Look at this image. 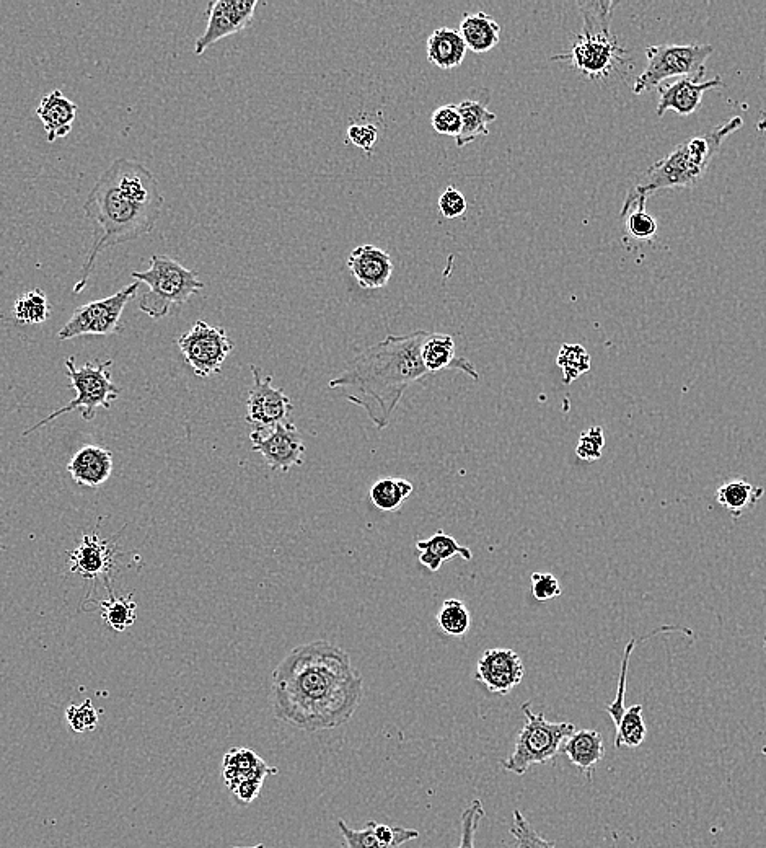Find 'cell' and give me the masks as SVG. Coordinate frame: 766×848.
Returning <instances> with one entry per match:
<instances>
[{
	"instance_id": "cell-1",
	"label": "cell",
	"mask_w": 766,
	"mask_h": 848,
	"mask_svg": "<svg viewBox=\"0 0 766 848\" xmlns=\"http://www.w3.org/2000/svg\"><path fill=\"white\" fill-rule=\"evenodd\" d=\"M364 679L346 651L330 641L297 646L273 671V712L302 731H330L353 718Z\"/></svg>"
},
{
	"instance_id": "cell-2",
	"label": "cell",
	"mask_w": 766,
	"mask_h": 848,
	"mask_svg": "<svg viewBox=\"0 0 766 848\" xmlns=\"http://www.w3.org/2000/svg\"><path fill=\"white\" fill-rule=\"evenodd\" d=\"M429 332L418 330L408 335H388L377 345L357 354L335 379L330 389L349 390L348 400L366 411L375 428H388L393 411L411 385L428 379L421 349Z\"/></svg>"
},
{
	"instance_id": "cell-3",
	"label": "cell",
	"mask_w": 766,
	"mask_h": 848,
	"mask_svg": "<svg viewBox=\"0 0 766 848\" xmlns=\"http://www.w3.org/2000/svg\"><path fill=\"white\" fill-rule=\"evenodd\" d=\"M160 211L162 209L134 203L133 199L123 195L116 186L110 168H106L102 177L93 185L84 204L85 217L89 219L93 229V243L80 270L79 281L75 283V294L84 291L89 283L90 274L100 253L115 245L133 242L150 234L157 226Z\"/></svg>"
},
{
	"instance_id": "cell-4",
	"label": "cell",
	"mask_w": 766,
	"mask_h": 848,
	"mask_svg": "<svg viewBox=\"0 0 766 848\" xmlns=\"http://www.w3.org/2000/svg\"><path fill=\"white\" fill-rule=\"evenodd\" d=\"M742 126L744 120L740 116H734L718 128L682 142L675 151L657 160L656 164L651 165L643 177L631 186L625 203L621 206V216L634 209L646 208V201L656 191L692 188L698 185L708 172L709 165L718 154L724 139L739 131Z\"/></svg>"
},
{
	"instance_id": "cell-5",
	"label": "cell",
	"mask_w": 766,
	"mask_h": 848,
	"mask_svg": "<svg viewBox=\"0 0 766 848\" xmlns=\"http://www.w3.org/2000/svg\"><path fill=\"white\" fill-rule=\"evenodd\" d=\"M131 276L149 286V291L139 301V309L154 320L172 315L175 309L204 289L196 271L188 270L180 261L165 255H152L149 270L133 271Z\"/></svg>"
},
{
	"instance_id": "cell-6",
	"label": "cell",
	"mask_w": 766,
	"mask_h": 848,
	"mask_svg": "<svg viewBox=\"0 0 766 848\" xmlns=\"http://www.w3.org/2000/svg\"><path fill=\"white\" fill-rule=\"evenodd\" d=\"M522 713L525 725L517 736L514 752L501 762L504 770L516 775H525L532 765L555 759L563 742L576 731L573 723H550L543 713H533L529 702L522 705Z\"/></svg>"
},
{
	"instance_id": "cell-7",
	"label": "cell",
	"mask_w": 766,
	"mask_h": 848,
	"mask_svg": "<svg viewBox=\"0 0 766 848\" xmlns=\"http://www.w3.org/2000/svg\"><path fill=\"white\" fill-rule=\"evenodd\" d=\"M111 364H113V361L85 363L84 366H75L74 358H67L66 369L69 379H71L72 389L75 390L74 400L66 407L59 408L58 411L51 413L48 418L41 420L33 428L25 431L23 436L35 433L45 424L51 423L59 416L66 415V413H71L74 410H82V418L85 421H92L95 418L97 408H106V410L111 408V403L115 402L121 394V389L111 380Z\"/></svg>"
},
{
	"instance_id": "cell-8",
	"label": "cell",
	"mask_w": 766,
	"mask_h": 848,
	"mask_svg": "<svg viewBox=\"0 0 766 848\" xmlns=\"http://www.w3.org/2000/svg\"><path fill=\"white\" fill-rule=\"evenodd\" d=\"M711 45H657L646 48L648 66L634 82L636 95L654 89L672 77H705L706 61L713 54Z\"/></svg>"
},
{
	"instance_id": "cell-9",
	"label": "cell",
	"mask_w": 766,
	"mask_h": 848,
	"mask_svg": "<svg viewBox=\"0 0 766 848\" xmlns=\"http://www.w3.org/2000/svg\"><path fill=\"white\" fill-rule=\"evenodd\" d=\"M139 288L141 283L136 281L113 296L80 305L74 310L71 320L61 328L58 333L59 340H72L77 336L87 335H116L123 332L121 315L128 302L136 299Z\"/></svg>"
},
{
	"instance_id": "cell-10",
	"label": "cell",
	"mask_w": 766,
	"mask_h": 848,
	"mask_svg": "<svg viewBox=\"0 0 766 848\" xmlns=\"http://www.w3.org/2000/svg\"><path fill=\"white\" fill-rule=\"evenodd\" d=\"M178 348L194 374L206 379L221 372L225 359L234 351V343L224 328L198 320L190 332L178 338Z\"/></svg>"
},
{
	"instance_id": "cell-11",
	"label": "cell",
	"mask_w": 766,
	"mask_h": 848,
	"mask_svg": "<svg viewBox=\"0 0 766 848\" xmlns=\"http://www.w3.org/2000/svg\"><path fill=\"white\" fill-rule=\"evenodd\" d=\"M251 447L263 455L269 469L289 472L304 464L305 444L299 429L291 420L269 428H251Z\"/></svg>"
},
{
	"instance_id": "cell-12",
	"label": "cell",
	"mask_w": 766,
	"mask_h": 848,
	"mask_svg": "<svg viewBox=\"0 0 766 848\" xmlns=\"http://www.w3.org/2000/svg\"><path fill=\"white\" fill-rule=\"evenodd\" d=\"M278 772L276 767L266 764L256 752L245 747H232L222 762L225 785L243 806L258 798L266 777Z\"/></svg>"
},
{
	"instance_id": "cell-13",
	"label": "cell",
	"mask_w": 766,
	"mask_h": 848,
	"mask_svg": "<svg viewBox=\"0 0 766 848\" xmlns=\"http://www.w3.org/2000/svg\"><path fill=\"white\" fill-rule=\"evenodd\" d=\"M625 49L621 48L617 36L610 35H579L573 48L568 53L556 54L553 61H569L589 79H604L610 72L623 64Z\"/></svg>"
},
{
	"instance_id": "cell-14",
	"label": "cell",
	"mask_w": 766,
	"mask_h": 848,
	"mask_svg": "<svg viewBox=\"0 0 766 848\" xmlns=\"http://www.w3.org/2000/svg\"><path fill=\"white\" fill-rule=\"evenodd\" d=\"M253 387L248 392L247 421L251 428H269L289 420L292 400L284 389H276L273 376H261L260 367L251 366Z\"/></svg>"
},
{
	"instance_id": "cell-15",
	"label": "cell",
	"mask_w": 766,
	"mask_h": 848,
	"mask_svg": "<svg viewBox=\"0 0 766 848\" xmlns=\"http://www.w3.org/2000/svg\"><path fill=\"white\" fill-rule=\"evenodd\" d=\"M256 0H216L207 7V27L194 45V54L201 56L209 46L227 36L245 30L255 17Z\"/></svg>"
},
{
	"instance_id": "cell-16",
	"label": "cell",
	"mask_w": 766,
	"mask_h": 848,
	"mask_svg": "<svg viewBox=\"0 0 766 848\" xmlns=\"http://www.w3.org/2000/svg\"><path fill=\"white\" fill-rule=\"evenodd\" d=\"M525 667L519 654L509 648H491L476 664L475 681L494 695H507L524 679Z\"/></svg>"
},
{
	"instance_id": "cell-17",
	"label": "cell",
	"mask_w": 766,
	"mask_h": 848,
	"mask_svg": "<svg viewBox=\"0 0 766 848\" xmlns=\"http://www.w3.org/2000/svg\"><path fill=\"white\" fill-rule=\"evenodd\" d=\"M703 76L680 77L672 84L659 85V103H657V116L662 118L665 111H675L680 116H690L701 106V100L705 92L711 89H722L726 87L721 77L713 80L700 82Z\"/></svg>"
},
{
	"instance_id": "cell-18",
	"label": "cell",
	"mask_w": 766,
	"mask_h": 848,
	"mask_svg": "<svg viewBox=\"0 0 766 848\" xmlns=\"http://www.w3.org/2000/svg\"><path fill=\"white\" fill-rule=\"evenodd\" d=\"M348 268L359 286L364 289H382L392 278V257L375 245L354 248L348 258Z\"/></svg>"
},
{
	"instance_id": "cell-19",
	"label": "cell",
	"mask_w": 766,
	"mask_h": 848,
	"mask_svg": "<svg viewBox=\"0 0 766 848\" xmlns=\"http://www.w3.org/2000/svg\"><path fill=\"white\" fill-rule=\"evenodd\" d=\"M115 550L110 542L100 539L98 534L84 535L80 544L71 552V573H79L85 579H97L110 573L115 563Z\"/></svg>"
},
{
	"instance_id": "cell-20",
	"label": "cell",
	"mask_w": 766,
	"mask_h": 848,
	"mask_svg": "<svg viewBox=\"0 0 766 848\" xmlns=\"http://www.w3.org/2000/svg\"><path fill=\"white\" fill-rule=\"evenodd\" d=\"M421 358H423L424 366L431 374L455 369V371H462L463 374H467L470 379L480 380V374L476 371L475 366L468 359L458 358L454 338L450 335L429 333L428 338L424 341L423 349H421Z\"/></svg>"
},
{
	"instance_id": "cell-21",
	"label": "cell",
	"mask_w": 766,
	"mask_h": 848,
	"mask_svg": "<svg viewBox=\"0 0 766 848\" xmlns=\"http://www.w3.org/2000/svg\"><path fill=\"white\" fill-rule=\"evenodd\" d=\"M67 472L71 473L75 483L97 488L108 482L113 473V455L103 447H82L67 465Z\"/></svg>"
},
{
	"instance_id": "cell-22",
	"label": "cell",
	"mask_w": 766,
	"mask_h": 848,
	"mask_svg": "<svg viewBox=\"0 0 766 848\" xmlns=\"http://www.w3.org/2000/svg\"><path fill=\"white\" fill-rule=\"evenodd\" d=\"M36 115L45 126L48 142H56L71 133L72 124L77 116V105L61 90H53L43 97Z\"/></svg>"
},
{
	"instance_id": "cell-23",
	"label": "cell",
	"mask_w": 766,
	"mask_h": 848,
	"mask_svg": "<svg viewBox=\"0 0 766 848\" xmlns=\"http://www.w3.org/2000/svg\"><path fill=\"white\" fill-rule=\"evenodd\" d=\"M564 756L568 757L569 762L586 773L589 780H592V772L599 765L600 760L604 759L605 746L604 738L599 731L595 729H582V731H574L561 746Z\"/></svg>"
},
{
	"instance_id": "cell-24",
	"label": "cell",
	"mask_w": 766,
	"mask_h": 848,
	"mask_svg": "<svg viewBox=\"0 0 766 848\" xmlns=\"http://www.w3.org/2000/svg\"><path fill=\"white\" fill-rule=\"evenodd\" d=\"M467 45L458 30L449 27L437 28L428 38V59L439 69H455L465 61Z\"/></svg>"
},
{
	"instance_id": "cell-25",
	"label": "cell",
	"mask_w": 766,
	"mask_h": 848,
	"mask_svg": "<svg viewBox=\"0 0 766 848\" xmlns=\"http://www.w3.org/2000/svg\"><path fill=\"white\" fill-rule=\"evenodd\" d=\"M416 548L419 552V563L432 573L441 570L442 565L450 558L462 557L465 561L473 558L470 548L458 544L457 540L452 535L445 534L444 530H437L431 539L418 540Z\"/></svg>"
},
{
	"instance_id": "cell-26",
	"label": "cell",
	"mask_w": 766,
	"mask_h": 848,
	"mask_svg": "<svg viewBox=\"0 0 766 848\" xmlns=\"http://www.w3.org/2000/svg\"><path fill=\"white\" fill-rule=\"evenodd\" d=\"M467 49L476 54L488 53L501 41V27L491 15L485 12L465 14L458 27Z\"/></svg>"
},
{
	"instance_id": "cell-27",
	"label": "cell",
	"mask_w": 766,
	"mask_h": 848,
	"mask_svg": "<svg viewBox=\"0 0 766 848\" xmlns=\"http://www.w3.org/2000/svg\"><path fill=\"white\" fill-rule=\"evenodd\" d=\"M765 495L763 486L752 485L745 480L722 483L716 491V501L726 508L734 519H739L745 509L753 508Z\"/></svg>"
},
{
	"instance_id": "cell-28",
	"label": "cell",
	"mask_w": 766,
	"mask_h": 848,
	"mask_svg": "<svg viewBox=\"0 0 766 848\" xmlns=\"http://www.w3.org/2000/svg\"><path fill=\"white\" fill-rule=\"evenodd\" d=\"M457 108L462 116V131L455 137L457 147H465L480 136H488L489 124L496 121L493 111H489L483 103L473 100L458 103Z\"/></svg>"
},
{
	"instance_id": "cell-29",
	"label": "cell",
	"mask_w": 766,
	"mask_h": 848,
	"mask_svg": "<svg viewBox=\"0 0 766 848\" xmlns=\"http://www.w3.org/2000/svg\"><path fill=\"white\" fill-rule=\"evenodd\" d=\"M411 493L413 483L405 478L388 477L377 480L370 488L369 496L375 508L383 513H393L401 508V504L410 498Z\"/></svg>"
},
{
	"instance_id": "cell-30",
	"label": "cell",
	"mask_w": 766,
	"mask_h": 848,
	"mask_svg": "<svg viewBox=\"0 0 766 848\" xmlns=\"http://www.w3.org/2000/svg\"><path fill=\"white\" fill-rule=\"evenodd\" d=\"M577 7L581 10L582 35H610L613 10L617 9L618 2H613V0L579 2Z\"/></svg>"
},
{
	"instance_id": "cell-31",
	"label": "cell",
	"mask_w": 766,
	"mask_h": 848,
	"mask_svg": "<svg viewBox=\"0 0 766 848\" xmlns=\"http://www.w3.org/2000/svg\"><path fill=\"white\" fill-rule=\"evenodd\" d=\"M667 632H682L688 633V635H693L692 630H688V628H680V627H670V625H665V627L657 628L654 632L649 633V635L643 636V638H631L630 643L626 645L625 648V658H623V664H621V674L620 681H618V690L617 697L613 700L612 705H608L607 713L612 716L613 723L615 726L618 725V721L621 720V716L625 715V694H626V676H628V666H630V658L631 654H633L634 648L638 645L639 641L648 640L651 636L659 635V633H667Z\"/></svg>"
},
{
	"instance_id": "cell-32",
	"label": "cell",
	"mask_w": 766,
	"mask_h": 848,
	"mask_svg": "<svg viewBox=\"0 0 766 848\" xmlns=\"http://www.w3.org/2000/svg\"><path fill=\"white\" fill-rule=\"evenodd\" d=\"M648 736V728L644 723L643 705H634L628 708L625 715L621 716V720L617 725V738H615V747H639L643 744L644 739Z\"/></svg>"
},
{
	"instance_id": "cell-33",
	"label": "cell",
	"mask_w": 766,
	"mask_h": 848,
	"mask_svg": "<svg viewBox=\"0 0 766 848\" xmlns=\"http://www.w3.org/2000/svg\"><path fill=\"white\" fill-rule=\"evenodd\" d=\"M49 307L48 297L41 289L23 292L14 305V317L20 323L27 325H40L48 320Z\"/></svg>"
},
{
	"instance_id": "cell-34",
	"label": "cell",
	"mask_w": 766,
	"mask_h": 848,
	"mask_svg": "<svg viewBox=\"0 0 766 848\" xmlns=\"http://www.w3.org/2000/svg\"><path fill=\"white\" fill-rule=\"evenodd\" d=\"M437 623L445 635L458 638V636L467 635L472 627V614L465 606V602L447 599L437 614Z\"/></svg>"
},
{
	"instance_id": "cell-35",
	"label": "cell",
	"mask_w": 766,
	"mask_h": 848,
	"mask_svg": "<svg viewBox=\"0 0 766 848\" xmlns=\"http://www.w3.org/2000/svg\"><path fill=\"white\" fill-rule=\"evenodd\" d=\"M102 607V617L111 630L115 632H124L129 627H133L136 622V602L133 601V596L113 597L108 601H103L100 604Z\"/></svg>"
},
{
	"instance_id": "cell-36",
	"label": "cell",
	"mask_w": 766,
	"mask_h": 848,
	"mask_svg": "<svg viewBox=\"0 0 766 848\" xmlns=\"http://www.w3.org/2000/svg\"><path fill=\"white\" fill-rule=\"evenodd\" d=\"M556 364L563 371L564 384H573L574 380L579 379L582 374H586L590 369V354L582 345H566L561 346Z\"/></svg>"
},
{
	"instance_id": "cell-37",
	"label": "cell",
	"mask_w": 766,
	"mask_h": 848,
	"mask_svg": "<svg viewBox=\"0 0 766 848\" xmlns=\"http://www.w3.org/2000/svg\"><path fill=\"white\" fill-rule=\"evenodd\" d=\"M512 818H514V824L511 827V834L516 839L517 848H556L555 842L543 839L542 835L530 826V822L520 809L514 811Z\"/></svg>"
},
{
	"instance_id": "cell-38",
	"label": "cell",
	"mask_w": 766,
	"mask_h": 848,
	"mask_svg": "<svg viewBox=\"0 0 766 848\" xmlns=\"http://www.w3.org/2000/svg\"><path fill=\"white\" fill-rule=\"evenodd\" d=\"M626 230L634 240L648 242L654 239L657 234V222L654 217L646 212V209H634V211L625 214Z\"/></svg>"
},
{
	"instance_id": "cell-39",
	"label": "cell",
	"mask_w": 766,
	"mask_h": 848,
	"mask_svg": "<svg viewBox=\"0 0 766 848\" xmlns=\"http://www.w3.org/2000/svg\"><path fill=\"white\" fill-rule=\"evenodd\" d=\"M338 829L343 834L344 842L348 848H393L380 842L374 832V821H369L362 831H354L351 827L339 819Z\"/></svg>"
},
{
	"instance_id": "cell-40",
	"label": "cell",
	"mask_w": 766,
	"mask_h": 848,
	"mask_svg": "<svg viewBox=\"0 0 766 848\" xmlns=\"http://www.w3.org/2000/svg\"><path fill=\"white\" fill-rule=\"evenodd\" d=\"M486 818L485 806L480 800H473L462 813V837L457 848H475V835L480 822Z\"/></svg>"
},
{
	"instance_id": "cell-41",
	"label": "cell",
	"mask_w": 766,
	"mask_h": 848,
	"mask_svg": "<svg viewBox=\"0 0 766 848\" xmlns=\"http://www.w3.org/2000/svg\"><path fill=\"white\" fill-rule=\"evenodd\" d=\"M431 126L437 134L457 137L462 131V116L457 105L439 106L432 113Z\"/></svg>"
},
{
	"instance_id": "cell-42",
	"label": "cell",
	"mask_w": 766,
	"mask_h": 848,
	"mask_svg": "<svg viewBox=\"0 0 766 848\" xmlns=\"http://www.w3.org/2000/svg\"><path fill=\"white\" fill-rule=\"evenodd\" d=\"M605 447L604 429L600 426H592L587 429L586 433L581 434L579 442H577L576 454L581 460L586 462H594L602 457Z\"/></svg>"
},
{
	"instance_id": "cell-43",
	"label": "cell",
	"mask_w": 766,
	"mask_h": 848,
	"mask_svg": "<svg viewBox=\"0 0 766 848\" xmlns=\"http://www.w3.org/2000/svg\"><path fill=\"white\" fill-rule=\"evenodd\" d=\"M66 718L75 733L93 731L98 725V712L90 700H85L80 705H71L67 708Z\"/></svg>"
},
{
	"instance_id": "cell-44",
	"label": "cell",
	"mask_w": 766,
	"mask_h": 848,
	"mask_svg": "<svg viewBox=\"0 0 766 848\" xmlns=\"http://www.w3.org/2000/svg\"><path fill=\"white\" fill-rule=\"evenodd\" d=\"M532 594L538 602L553 601L561 596V584L551 573H533Z\"/></svg>"
},
{
	"instance_id": "cell-45",
	"label": "cell",
	"mask_w": 766,
	"mask_h": 848,
	"mask_svg": "<svg viewBox=\"0 0 766 848\" xmlns=\"http://www.w3.org/2000/svg\"><path fill=\"white\" fill-rule=\"evenodd\" d=\"M439 211L447 219H457L467 211V199L454 186H447L439 198Z\"/></svg>"
},
{
	"instance_id": "cell-46",
	"label": "cell",
	"mask_w": 766,
	"mask_h": 848,
	"mask_svg": "<svg viewBox=\"0 0 766 848\" xmlns=\"http://www.w3.org/2000/svg\"><path fill=\"white\" fill-rule=\"evenodd\" d=\"M348 139L354 146L370 154L379 139V129L374 124H351L348 128Z\"/></svg>"
},
{
	"instance_id": "cell-47",
	"label": "cell",
	"mask_w": 766,
	"mask_h": 848,
	"mask_svg": "<svg viewBox=\"0 0 766 848\" xmlns=\"http://www.w3.org/2000/svg\"><path fill=\"white\" fill-rule=\"evenodd\" d=\"M232 848H266L263 844L255 845V847H232Z\"/></svg>"
},
{
	"instance_id": "cell-48",
	"label": "cell",
	"mask_w": 766,
	"mask_h": 848,
	"mask_svg": "<svg viewBox=\"0 0 766 848\" xmlns=\"http://www.w3.org/2000/svg\"><path fill=\"white\" fill-rule=\"evenodd\" d=\"M763 648H765V654H766V633H765V640H763ZM765 666H766V663H765Z\"/></svg>"
}]
</instances>
